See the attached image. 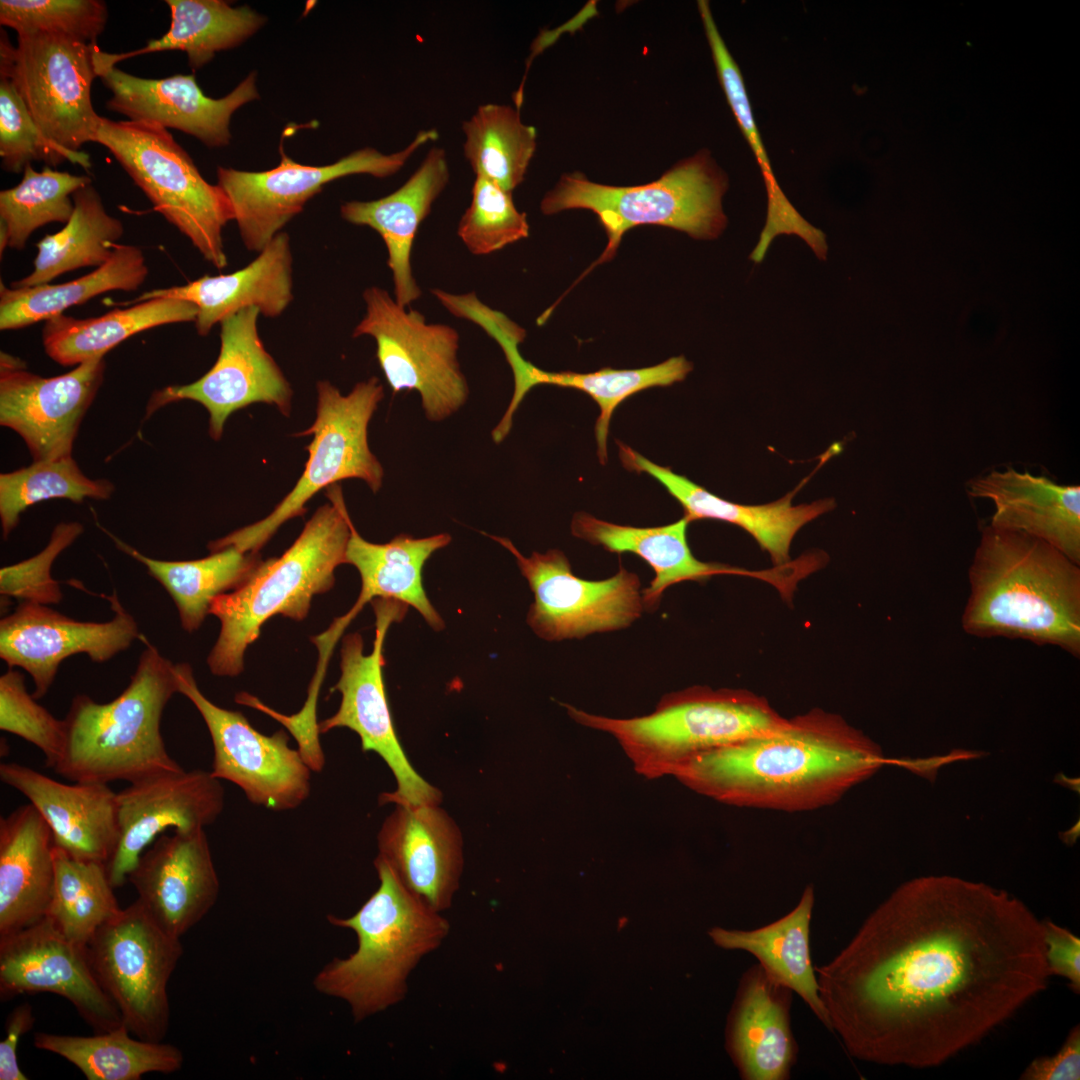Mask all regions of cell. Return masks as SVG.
<instances>
[{"mask_svg":"<svg viewBox=\"0 0 1080 1080\" xmlns=\"http://www.w3.org/2000/svg\"><path fill=\"white\" fill-rule=\"evenodd\" d=\"M449 177L445 150L433 147L417 170L393 193L372 201L346 202L340 207L344 220L368 226L383 239L392 272L394 299L403 307L421 295L412 273V246L419 225L430 213Z\"/></svg>","mask_w":1080,"mask_h":1080,"instance_id":"f546056e","label":"cell"},{"mask_svg":"<svg viewBox=\"0 0 1080 1080\" xmlns=\"http://www.w3.org/2000/svg\"><path fill=\"white\" fill-rule=\"evenodd\" d=\"M0 779L23 794L48 824L54 846L80 860L106 862L119 839L116 793L102 783L65 784L28 766L1 763Z\"/></svg>","mask_w":1080,"mask_h":1080,"instance_id":"484cf974","label":"cell"},{"mask_svg":"<svg viewBox=\"0 0 1080 1080\" xmlns=\"http://www.w3.org/2000/svg\"><path fill=\"white\" fill-rule=\"evenodd\" d=\"M457 233L472 254L487 255L528 237L529 224L526 214L515 207L512 193L476 175L471 203Z\"/></svg>","mask_w":1080,"mask_h":1080,"instance_id":"f907efd6","label":"cell"},{"mask_svg":"<svg viewBox=\"0 0 1080 1080\" xmlns=\"http://www.w3.org/2000/svg\"><path fill=\"white\" fill-rule=\"evenodd\" d=\"M292 264L290 238L282 231L242 269L146 291L117 305L128 306L153 298L191 302L197 308L194 321L197 333L206 336L217 323L247 307L257 308L267 318L280 316L293 300Z\"/></svg>","mask_w":1080,"mask_h":1080,"instance_id":"4316f807","label":"cell"},{"mask_svg":"<svg viewBox=\"0 0 1080 1080\" xmlns=\"http://www.w3.org/2000/svg\"><path fill=\"white\" fill-rule=\"evenodd\" d=\"M36 992L65 998L95 1033L124 1025L92 970L87 946L68 939L47 916L0 937L1 998Z\"/></svg>","mask_w":1080,"mask_h":1080,"instance_id":"ffe728a7","label":"cell"},{"mask_svg":"<svg viewBox=\"0 0 1080 1080\" xmlns=\"http://www.w3.org/2000/svg\"><path fill=\"white\" fill-rule=\"evenodd\" d=\"M196 306L175 298H153L115 308L101 316L75 318L60 314L45 321L46 354L62 366L103 358L127 338L162 325L195 321Z\"/></svg>","mask_w":1080,"mask_h":1080,"instance_id":"8d00e7d4","label":"cell"},{"mask_svg":"<svg viewBox=\"0 0 1080 1080\" xmlns=\"http://www.w3.org/2000/svg\"><path fill=\"white\" fill-rule=\"evenodd\" d=\"M327 495L331 503L315 511L280 557L261 561L243 584L213 600L210 614L220 621V632L207 658L212 674L239 675L248 646L268 619L279 614L301 621L312 598L334 586L353 524L341 488L334 484Z\"/></svg>","mask_w":1080,"mask_h":1080,"instance_id":"5b68a950","label":"cell"},{"mask_svg":"<svg viewBox=\"0 0 1080 1080\" xmlns=\"http://www.w3.org/2000/svg\"><path fill=\"white\" fill-rule=\"evenodd\" d=\"M52 832L31 804L0 819V937L46 916L54 887Z\"/></svg>","mask_w":1080,"mask_h":1080,"instance_id":"1f68e13d","label":"cell"},{"mask_svg":"<svg viewBox=\"0 0 1080 1080\" xmlns=\"http://www.w3.org/2000/svg\"><path fill=\"white\" fill-rule=\"evenodd\" d=\"M377 842V856L411 893L438 912L451 907L464 855L462 834L446 811L435 804H398Z\"/></svg>","mask_w":1080,"mask_h":1080,"instance_id":"d4e9b609","label":"cell"},{"mask_svg":"<svg viewBox=\"0 0 1080 1080\" xmlns=\"http://www.w3.org/2000/svg\"><path fill=\"white\" fill-rule=\"evenodd\" d=\"M104 371V357L54 377L0 367V424L21 436L34 461L71 456Z\"/></svg>","mask_w":1080,"mask_h":1080,"instance_id":"7402d4cb","label":"cell"},{"mask_svg":"<svg viewBox=\"0 0 1080 1080\" xmlns=\"http://www.w3.org/2000/svg\"><path fill=\"white\" fill-rule=\"evenodd\" d=\"M697 7L719 82L735 119L755 155L766 187L768 198L766 223L750 259L755 263L761 262L772 240L780 234L798 235L812 248L817 257L821 260L826 259L827 243L824 233L799 214L777 183L752 113L742 73L718 31L709 2L699 0Z\"/></svg>","mask_w":1080,"mask_h":1080,"instance_id":"e575fe53","label":"cell"},{"mask_svg":"<svg viewBox=\"0 0 1080 1080\" xmlns=\"http://www.w3.org/2000/svg\"><path fill=\"white\" fill-rule=\"evenodd\" d=\"M113 616L104 622L79 621L49 605L20 602L0 621V658L9 668H21L32 677L36 699L52 686L63 660L86 654L103 663L128 649L141 636L134 617L117 593L106 597Z\"/></svg>","mask_w":1080,"mask_h":1080,"instance_id":"d6986e66","label":"cell"},{"mask_svg":"<svg viewBox=\"0 0 1080 1080\" xmlns=\"http://www.w3.org/2000/svg\"><path fill=\"white\" fill-rule=\"evenodd\" d=\"M617 443L623 466L629 471L647 473L660 482L681 504L689 522L712 519L735 524L752 535L775 564L788 561L792 539L802 526L834 507L831 499L792 505V494L763 505L734 503L676 474L670 467L657 465L622 442Z\"/></svg>","mask_w":1080,"mask_h":1080,"instance_id":"83f0119b","label":"cell"},{"mask_svg":"<svg viewBox=\"0 0 1080 1080\" xmlns=\"http://www.w3.org/2000/svg\"><path fill=\"white\" fill-rule=\"evenodd\" d=\"M36 1019L29 1003L16 1006L8 1015L6 1037L0 1042V1080H27L21 1070L17 1047L20 1038L30 1031Z\"/></svg>","mask_w":1080,"mask_h":1080,"instance_id":"9f6ffc18","label":"cell"},{"mask_svg":"<svg viewBox=\"0 0 1080 1080\" xmlns=\"http://www.w3.org/2000/svg\"><path fill=\"white\" fill-rule=\"evenodd\" d=\"M514 555L534 602L527 613L533 632L546 641L581 639L630 626L645 609L640 579L620 567L603 580L573 574L566 555L556 549L524 556L507 538L489 536Z\"/></svg>","mask_w":1080,"mask_h":1080,"instance_id":"e0dca14e","label":"cell"},{"mask_svg":"<svg viewBox=\"0 0 1080 1080\" xmlns=\"http://www.w3.org/2000/svg\"><path fill=\"white\" fill-rule=\"evenodd\" d=\"M148 275L142 250L117 244L111 257L92 272L60 284L0 286V329L15 330L47 321L103 293L137 290Z\"/></svg>","mask_w":1080,"mask_h":1080,"instance_id":"ab89813d","label":"cell"},{"mask_svg":"<svg viewBox=\"0 0 1080 1080\" xmlns=\"http://www.w3.org/2000/svg\"><path fill=\"white\" fill-rule=\"evenodd\" d=\"M462 130L463 153L475 174L512 193L535 153V127L522 122L517 108L485 104L463 122Z\"/></svg>","mask_w":1080,"mask_h":1080,"instance_id":"ee69618b","label":"cell"},{"mask_svg":"<svg viewBox=\"0 0 1080 1080\" xmlns=\"http://www.w3.org/2000/svg\"><path fill=\"white\" fill-rule=\"evenodd\" d=\"M1046 961L1050 975L1069 981L1075 993L1080 990V939L1068 929L1045 921Z\"/></svg>","mask_w":1080,"mask_h":1080,"instance_id":"db71d44e","label":"cell"},{"mask_svg":"<svg viewBox=\"0 0 1080 1080\" xmlns=\"http://www.w3.org/2000/svg\"><path fill=\"white\" fill-rule=\"evenodd\" d=\"M84 531L81 523L61 522L39 553L0 569V594L19 602L44 605L58 604L63 599L59 581L52 577V565Z\"/></svg>","mask_w":1080,"mask_h":1080,"instance_id":"f5cc1de1","label":"cell"},{"mask_svg":"<svg viewBox=\"0 0 1080 1080\" xmlns=\"http://www.w3.org/2000/svg\"><path fill=\"white\" fill-rule=\"evenodd\" d=\"M131 1035L125 1025L93 1036L37 1032L33 1044L72 1063L88 1080H140L148 1073L181 1069L184 1057L178 1047Z\"/></svg>","mask_w":1080,"mask_h":1080,"instance_id":"b9f144b4","label":"cell"},{"mask_svg":"<svg viewBox=\"0 0 1080 1080\" xmlns=\"http://www.w3.org/2000/svg\"><path fill=\"white\" fill-rule=\"evenodd\" d=\"M108 21L101 0H1L0 24L17 35L54 34L97 44Z\"/></svg>","mask_w":1080,"mask_h":1080,"instance_id":"681fc988","label":"cell"},{"mask_svg":"<svg viewBox=\"0 0 1080 1080\" xmlns=\"http://www.w3.org/2000/svg\"><path fill=\"white\" fill-rule=\"evenodd\" d=\"M54 887L46 916L71 941L87 946L120 906L106 864L80 860L54 846Z\"/></svg>","mask_w":1080,"mask_h":1080,"instance_id":"f6af8a7d","label":"cell"},{"mask_svg":"<svg viewBox=\"0 0 1080 1080\" xmlns=\"http://www.w3.org/2000/svg\"><path fill=\"white\" fill-rule=\"evenodd\" d=\"M177 693L189 699L209 731L211 774L238 786L254 805L273 811L293 810L311 793V772L284 730L257 731L239 711L222 708L199 689L188 663L174 664Z\"/></svg>","mask_w":1080,"mask_h":1080,"instance_id":"2e32d148","label":"cell"},{"mask_svg":"<svg viewBox=\"0 0 1080 1080\" xmlns=\"http://www.w3.org/2000/svg\"><path fill=\"white\" fill-rule=\"evenodd\" d=\"M36 700L28 693L22 672L9 668L0 676V729L39 748L45 765L54 769L64 745L65 722Z\"/></svg>","mask_w":1080,"mask_h":1080,"instance_id":"816d5d0a","label":"cell"},{"mask_svg":"<svg viewBox=\"0 0 1080 1080\" xmlns=\"http://www.w3.org/2000/svg\"><path fill=\"white\" fill-rule=\"evenodd\" d=\"M177 693L174 664L146 642L127 687L98 703L76 695L64 718L65 740L54 771L78 783H132L183 769L168 753L160 724Z\"/></svg>","mask_w":1080,"mask_h":1080,"instance_id":"8992f818","label":"cell"},{"mask_svg":"<svg viewBox=\"0 0 1080 1080\" xmlns=\"http://www.w3.org/2000/svg\"><path fill=\"white\" fill-rule=\"evenodd\" d=\"M564 707L577 723L615 738L635 771L648 779L672 775L698 754L770 731L786 720L747 691L708 687L667 694L652 713L633 718Z\"/></svg>","mask_w":1080,"mask_h":1080,"instance_id":"52a82bcc","label":"cell"},{"mask_svg":"<svg viewBox=\"0 0 1080 1080\" xmlns=\"http://www.w3.org/2000/svg\"><path fill=\"white\" fill-rule=\"evenodd\" d=\"M171 22L165 34L145 46L124 53H109L97 47L96 58L117 66L131 57L154 52L180 50L187 54L192 70L209 63L217 52L240 45L266 19L248 6L232 7L223 0H166Z\"/></svg>","mask_w":1080,"mask_h":1080,"instance_id":"f35d334b","label":"cell"},{"mask_svg":"<svg viewBox=\"0 0 1080 1080\" xmlns=\"http://www.w3.org/2000/svg\"><path fill=\"white\" fill-rule=\"evenodd\" d=\"M683 516L678 521L657 527H634L607 522L586 512H577L571 522L573 536L612 553H633L654 571L650 586L643 589L645 609H657L663 592L682 581H702L718 574L738 573L735 568L702 562L687 542Z\"/></svg>","mask_w":1080,"mask_h":1080,"instance_id":"d6a6232c","label":"cell"},{"mask_svg":"<svg viewBox=\"0 0 1080 1080\" xmlns=\"http://www.w3.org/2000/svg\"><path fill=\"white\" fill-rule=\"evenodd\" d=\"M92 970L137 1038L161 1042L170 1023L167 985L183 954L136 900L101 925L87 944Z\"/></svg>","mask_w":1080,"mask_h":1080,"instance_id":"8fae6325","label":"cell"},{"mask_svg":"<svg viewBox=\"0 0 1080 1080\" xmlns=\"http://www.w3.org/2000/svg\"><path fill=\"white\" fill-rule=\"evenodd\" d=\"M376 616V635L371 653L364 654L360 633L346 635L341 645V675L331 691L341 694L338 710L318 723L319 733L348 728L361 740L364 752L378 754L392 771L397 787L382 793L380 804L439 805L442 794L412 767L395 732L387 700L383 650L392 623L403 619L408 606L402 602L377 598L371 601Z\"/></svg>","mask_w":1080,"mask_h":1080,"instance_id":"5bb4252c","label":"cell"},{"mask_svg":"<svg viewBox=\"0 0 1080 1080\" xmlns=\"http://www.w3.org/2000/svg\"><path fill=\"white\" fill-rule=\"evenodd\" d=\"M96 46L47 33L17 35L12 45L1 30L0 77L13 83L41 132L71 151L94 142L102 120L91 98Z\"/></svg>","mask_w":1080,"mask_h":1080,"instance_id":"7c38bea8","label":"cell"},{"mask_svg":"<svg viewBox=\"0 0 1080 1080\" xmlns=\"http://www.w3.org/2000/svg\"><path fill=\"white\" fill-rule=\"evenodd\" d=\"M136 899L171 936L181 938L215 905L220 882L205 829L160 835L130 872Z\"/></svg>","mask_w":1080,"mask_h":1080,"instance_id":"cb8c5ba5","label":"cell"},{"mask_svg":"<svg viewBox=\"0 0 1080 1080\" xmlns=\"http://www.w3.org/2000/svg\"><path fill=\"white\" fill-rule=\"evenodd\" d=\"M727 188V176L702 149L644 185L611 186L592 182L580 172L563 174L540 208L545 215L587 209L598 216L608 243L586 275L614 257L623 235L638 225L666 226L695 239L719 237L727 225L722 208Z\"/></svg>","mask_w":1080,"mask_h":1080,"instance_id":"ba28073f","label":"cell"},{"mask_svg":"<svg viewBox=\"0 0 1080 1080\" xmlns=\"http://www.w3.org/2000/svg\"><path fill=\"white\" fill-rule=\"evenodd\" d=\"M90 182L87 175L48 165L36 171L27 165L20 183L0 192V253L6 247L23 249L31 234L44 225L66 224L74 211L72 195Z\"/></svg>","mask_w":1080,"mask_h":1080,"instance_id":"bcb514c9","label":"cell"},{"mask_svg":"<svg viewBox=\"0 0 1080 1080\" xmlns=\"http://www.w3.org/2000/svg\"><path fill=\"white\" fill-rule=\"evenodd\" d=\"M316 417L300 436L312 435L308 460L293 489L264 519L208 544L210 552L234 546L243 552L258 551L288 520L302 516L306 503L320 490L346 479H360L377 492L383 467L368 444V425L384 397L377 377L357 383L343 395L327 380L319 381Z\"/></svg>","mask_w":1080,"mask_h":1080,"instance_id":"30bf717a","label":"cell"},{"mask_svg":"<svg viewBox=\"0 0 1080 1080\" xmlns=\"http://www.w3.org/2000/svg\"><path fill=\"white\" fill-rule=\"evenodd\" d=\"M815 972L848 1053L910 1068L978 1043L1051 976L1043 921L1004 890L949 875L901 884Z\"/></svg>","mask_w":1080,"mask_h":1080,"instance_id":"6da1fadb","label":"cell"},{"mask_svg":"<svg viewBox=\"0 0 1080 1080\" xmlns=\"http://www.w3.org/2000/svg\"><path fill=\"white\" fill-rule=\"evenodd\" d=\"M692 364L683 356L640 369L603 368L590 373L571 371L548 372L521 358L511 369L514 393L502 419L501 426H512L513 414L526 394L535 386L547 384L573 388L588 394L599 406L595 424L597 455L601 464L607 461V439L611 417L617 407L630 396L645 389L669 386L685 379Z\"/></svg>","mask_w":1080,"mask_h":1080,"instance_id":"74e56055","label":"cell"},{"mask_svg":"<svg viewBox=\"0 0 1080 1080\" xmlns=\"http://www.w3.org/2000/svg\"><path fill=\"white\" fill-rule=\"evenodd\" d=\"M170 224L217 269L228 265L223 229L233 220L230 203L207 182L168 129L150 122L102 117L95 137Z\"/></svg>","mask_w":1080,"mask_h":1080,"instance_id":"9c48e42d","label":"cell"},{"mask_svg":"<svg viewBox=\"0 0 1080 1080\" xmlns=\"http://www.w3.org/2000/svg\"><path fill=\"white\" fill-rule=\"evenodd\" d=\"M791 990L774 982L759 964L739 984L727 1026V1047L746 1080H784L795 1060L790 1029Z\"/></svg>","mask_w":1080,"mask_h":1080,"instance_id":"4dcf8cb0","label":"cell"},{"mask_svg":"<svg viewBox=\"0 0 1080 1080\" xmlns=\"http://www.w3.org/2000/svg\"><path fill=\"white\" fill-rule=\"evenodd\" d=\"M813 906L814 890L808 885L797 905L780 919L753 930L715 927L709 935L721 948L752 954L769 978L795 992L830 1030L811 958L810 922Z\"/></svg>","mask_w":1080,"mask_h":1080,"instance_id":"836d02e7","label":"cell"},{"mask_svg":"<svg viewBox=\"0 0 1080 1080\" xmlns=\"http://www.w3.org/2000/svg\"><path fill=\"white\" fill-rule=\"evenodd\" d=\"M437 138L435 129L422 130L401 151L383 154L366 147L325 166L297 163L280 145L277 167L251 172L219 166L217 185L230 203L244 246L260 252L327 183L353 174L391 176L421 146Z\"/></svg>","mask_w":1080,"mask_h":1080,"instance_id":"9a60e30c","label":"cell"},{"mask_svg":"<svg viewBox=\"0 0 1080 1080\" xmlns=\"http://www.w3.org/2000/svg\"><path fill=\"white\" fill-rule=\"evenodd\" d=\"M114 491L107 479L85 476L72 456L34 461L31 465L0 475V521L3 538L17 527L21 514L30 506L49 499L82 503L85 499L106 500Z\"/></svg>","mask_w":1080,"mask_h":1080,"instance_id":"7dc6e473","label":"cell"},{"mask_svg":"<svg viewBox=\"0 0 1080 1080\" xmlns=\"http://www.w3.org/2000/svg\"><path fill=\"white\" fill-rule=\"evenodd\" d=\"M447 533L424 538L400 534L384 544L365 540L352 526L345 563L353 565L361 577L356 601L361 607L374 599H391L415 608L435 631L444 621L430 603L423 587L422 571L433 553L447 546Z\"/></svg>","mask_w":1080,"mask_h":1080,"instance_id":"d590c367","label":"cell"},{"mask_svg":"<svg viewBox=\"0 0 1080 1080\" xmlns=\"http://www.w3.org/2000/svg\"><path fill=\"white\" fill-rule=\"evenodd\" d=\"M116 793L119 839L106 862L113 888L123 886L145 849L169 828L205 829L224 808V789L210 771L160 772Z\"/></svg>","mask_w":1080,"mask_h":1080,"instance_id":"44dd1931","label":"cell"},{"mask_svg":"<svg viewBox=\"0 0 1080 1080\" xmlns=\"http://www.w3.org/2000/svg\"><path fill=\"white\" fill-rule=\"evenodd\" d=\"M888 761L875 742L841 717L813 710L698 754L672 776L731 806L803 812L836 803Z\"/></svg>","mask_w":1080,"mask_h":1080,"instance_id":"7a4b0ae2","label":"cell"},{"mask_svg":"<svg viewBox=\"0 0 1080 1080\" xmlns=\"http://www.w3.org/2000/svg\"><path fill=\"white\" fill-rule=\"evenodd\" d=\"M72 198L74 211L69 221L36 244L33 270L11 283V288L48 284L79 268H97L111 257L124 233L122 222L107 213L92 182L79 188Z\"/></svg>","mask_w":1080,"mask_h":1080,"instance_id":"7bdbcfd3","label":"cell"},{"mask_svg":"<svg viewBox=\"0 0 1080 1080\" xmlns=\"http://www.w3.org/2000/svg\"><path fill=\"white\" fill-rule=\"evenodd\" d=\"M1080 1028L1073 1027L1060 1050L1052 1056L1034 1059L1023 1071L1024 1080H1079Z\"/></svg>","mask_w":1080,"mask_h":1080,"instance_id":"11a10c76","label":"cell"},{"mask_svg":"<svg viewBox=\"0 0 1080 1080\" xmlns=\"http://www.w3.org/2000/svg\"><path fill=\"white\" fill-rule=\"evenodd\" d=\"M94 64L98 78L112 94L106 102L108 110L124 115L130 121L177 129L209 148L227 146L231 140L233 113L259 98L253 72L229 94L214 99L204 94L193 74L142 78L100 62L95 51Z\"/></svg>","mask_w":1080,"mask_h":1080,"instance_id":"603a6c76","label":"cell"},{"mask_svg":"<svg viewBox=\"0 0 1080 1080\" xmlns=\"http://www.w3.org/2000/svg\"><path fill=\"white\" fill-rule=\"evenodd\" d=\"M365 315L353 337L376 342V356L394 392L415 390L429 420H443L459 410L469 389L457 359L458 332L446 324H430L416 310H406L383 288L363 293Z\"/></svg>","mask_w":1080,"mask_h":1080,"instance_id":"4fadbf2b","label":"cell"},{"mask_svg":"<svg viewBox=\"0 0 1080 1080\" xmlns=\"http://www.w3.org/2000/svg\"><path fill=\"white\" fill-rule=\"evenodd\" d=\"M259 314L257 308L247 307L224 319L219 355L211 369L192 383L155 391L147 417L170 403L195 401L208 411L210 436L219 440L229 416L253 403L273 405L288 416L293 392L259 336Z\"/></svg>","mask_w":1080,"mask_h":1080,"instance_id":"ac0fdd59","label":"cell"},{"mask_svg":"<svg viewBox=\"0 0 1080 1080\" xmlns=\"http://www.w3.org/2000/svg\"><path fill=\"white\" fill-rule=\"evenodd\" d=\"M374 866L379 886L359 910L327 916L331 925L356 934L357 949L333 958L313 978L316 991L345 1002L357 1023L401 1003L412 972L450 932L442 913L411 893L378 856Z\"/></svg>","mask_w":1080,"mask_h":1080,"instance_id":"277c9868","label":"cell"},{"mask_svg":"<svg viewBox=\"0 0 1080 1080\" xmlns=\"http://www.w3.org/2000/svg\"><path fill=\"white\" fill-rule=\"evenodd\" d=\"M972 497L993 502L991 526L1043 540L1080 564V487L1013 468L973 479Z\"/></svg>","mask_w":1080,"mask_h":1080,"instance_id":"f1b7e54d","label":"cell"},{"mask_svg":"<svg viewBox=\"0 0 1080 1080\" xmlns=\"http://www.w3.org/2000/svg\"><path fill=\"white\" fill-rule=\"evenodd\" d=\"M0 158L1 167L18 174L32 161H44L56 167L65 161L88 170L90 155L71 151L50 139L39 129L13 83L0 77Z\"/></svg>","mask_w":1080,"mask_h":1080,"instance_id":"c3c4849f","label":"cell"},{"mask_svg":"<svg viewBox=\"0 0 1080 1080\" xmlns=\"http://www.w3.org/2000/svg\"><path fill=\"white\" fill-rule=\"evenodd\" d=\"M963 630L1023 639L1080 656V567L1022 532L984 528L969 568Z\"/></svg>","mask_w":1080,"mask_h":1080,"instance_id":"3957f363","label":"cell"},{"mask_svg":"<svg viewBox=\"0 0 1080 1080\" xmlns=\"http://www.w3.org/2000/svg\"><path fill=\"white\" fill-rule=\"evenodd\" d=\"M116 547L143 564L174 601L182 628L196 631L210 614L213 600L243 584L261 562L258 553L227 546L201 559L151 558L105 531Z\"/></svg>","mask_w":1080,"mask_h":1080,"instance_id":"60d3db41","label":"cell"}]
</instances>
